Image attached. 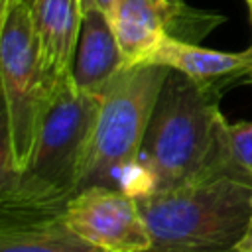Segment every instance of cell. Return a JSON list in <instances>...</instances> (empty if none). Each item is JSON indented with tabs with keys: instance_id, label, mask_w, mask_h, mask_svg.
Returning a JSON list of instances; mask_svg holds the SVG:
<instances>
[{
	"instance_id": "1",
	"label": "cell",
	"mask_w": 252,
	"mask_h": 252,
	"mask_svg": "<svg viewBox=\"0 0 252 252\" xmlns=\"http://www.w3.org/2000/svg\"><path fill=\"white\" fill-rule=\"evenodd\" d=\"M100 93L81 91L69 77L49 108L30 161L0 177V215H63L79 193Z\"/></svg>"
},
{
	"instance_id": "2",
	"label": "cell",
	"mask_w": 252,
	"mask_h": 252,
	"mask_svg": "<svg viewBox=\"0 0 252 252\" xmlns=\"http://www.w3.org/2000/svg\"><path fill=\"white\" fill-rule=\"evenodd\" d=\"M152 252H234L250 211L252 185L205 175L138 201Z\"/></svg>"
},
{
	"instance_id": "3",
	"label": "cell",
	"mask_w": 252,
	"mask_h": 252,
	"mask_svg": "<svg viewBox=\"0 0 252 252\" xmlns=\"http://www.w3.org/2000/svg\"><path fill=\"white\" fill-rule=\"evenodd\" d=\"M0 83L4 96L2 173L26 167L65 81L49 69L26 0H0Z\"/></svg>"
},
{
	"instance_id": "4",
	"label": "cell",
	"mask_w": 252,
	"mask_h": 252,
	"mask_svg": "<svg viewBox=\"0 0 252 252\" xmlns=\"http://www.w3.org/2000/svg\"><path fill=\"white\" fill-rule=\"evenodd\" d=\"M220 114L219 98L169 69L140 154L156 175V193L201 177L217 144Z\"/></svg>"
},
{
	"instance_id": "5",
	"label": "cell",
	"mask_w": 252,
	"mask_h": 252,
	"mask_svg": "<svg viewBox=\"0 0 252 252\" xmlns=\"http://www.w3.org/2000/svg\"><path fill=\"white\" fill-rule=\"evenodd\" d=\"M169 67L136 63L120 69L100 91V104L81 175V189L114 187L116 173L142 154V144Z\"/></svg>"
},
{
	"instance_id": "6",
	"label": "cell",
	"mask_w": 252,
	"mask_h": 252,
	"mask_svg": "<svg viewBox=\"0 0 252 252\" xmlns=\"http://www.w3.org/2000/svg\"><path fill=\"white\" fill-rule=\"evenodd\" d=\"M108 14L126 67L142 63L165 37L199 43L226 20L185 0H114Z\"/></svg>"
},
{
	"instance_id": "7",
	"label": "cell",
	"mask_w": 252,
	"mask_h": 252,
	"mask_svg": "<svg viewBox=\"0 0 252 252\" xmlns=\"http://www.w3.org/2000/svg\"><path fill=\"white\" fill-rule=\"evenodd\" d=\"M63 220L104 252H148L152 234L134 197L108 185H91L69 199Z\"/></svg>"
},
{
	"instance_id": "8",
	"label": "cell",
	"mask_w": 252,
	"mask_h": 252,
	"mask_svg": "<svg viewBox=\"0 0 252 252\" xmlns=\"http://www.w3.org/2000/svg\"><path fill=\"white\" fill-rule=\"evenodd\" d=\"M142 63H158L179 71L220 100L228 89L250 83L252 47L244 51H217L199 43L165 37Z\"/></svg>"
},
{
	"instance_id": "9",
	"label": "cell",
	"mask_w": 252,
	"mask_h": 252,
	"mask_svg": "<svg viewBox=\"0 0 252 252\" xmlns=\"http://www.w3.org/2000/svg\"><path fill=\"white\" fill-rule=\"evenodd\" d=\"M126 67L110 14L98 6L83 8L81 33L71 77L81 91L100 93L106 83Z\"/></svg>"
},
{
	"instance_id": "10",
	"label": "cell",
	"mask_w": 252,
	"mask_h": 252,
	"mask_svg": "<svg viewBox=\"0 0 252 252\" xmlns=\"http://www.w3.org/2000/svg\"><path fill=\"white\" fill-rule=\"evenodd\" d=\"M43 57L57 79L71 77L83 22V0H26Z\"/></svg>"
},
{
	"instance_id": "11",
	"label": "cell",
	"mask_w": 252,
	"mask_h": 252,
	"mask_svg": "<svg viewBox=\"0 0 252 252\" xmlns=\"http://www.w3.org/2000/svg\"><path fill=\"white\" fill-rule=\"evenodd\" d=\"M0 252H104L79 236L61 215H0Z\"/></svg>"
},
{
	"instance_id": "12",
	"label": "cell",
	"mask_w": 252,
	"mask_h": 252,
	"mask_svg": "<svg viewBox=\"0 0 252 252\" xmlns=\"http://www.w3.org/2000/svg\"><path fill=\"white\" fill-rule=\"evenodd\" d=\"M234 252H252V211H250V219H248L246 230H244L242 238L238 240Z\"/></svg>"
},
{
	"instance_id": "13",
	"label": "cell",
	"mask_w": 252,
	"mask_h": 252,
	"mask_svg": "<svg viewBox=\"0 0 252 252\" xmlns=\"http://www.w3.org/2000/svg\"><path fill=\"white\" fill-rule=\"evenodd\" d=\"M112 4H114V0H83V8H89V6H98V8L106 10V12H110Z\"/></svg>"
},
{
	"instance_id": "14",
	"label": "cell",
	"mask_w": 252,
	"mask_h": 252,
	"mask_svg": "<svg viewBox=\"0 0 252 252\" xmlns=\"http://www.w3.org/2000/svg\"><path fill=\"white\" fill-rule=\"evenodd\" d=\"M248 2V8H250V16H252V0H246Z\"/></svg>"
},
{
	"instance_id": "15",
	"label": "cell",
	"mask_w": 252,
	"mask_h": 252,
	"mask_svg": "<svg viewBox=\"0 0 252 252\" xmlns=\"http://www.w3.org/2000/svg\"><path fill=\"white\" fill-rule=\"evenodd\" d=\"M250 85H252V77H250Z\"/></svg>"
},
{
	"instance_id": "16",
	"label": "cell",
	"mask_w": 252,
	"mask_h": 252,
	"mask_svg": "<svg viewBox=\"0 0 252 252\" xmlns=\"http://www.w3.org/2000/svg\"><path fill=\"white\" fill-rule=\"evenodd\" d=\"M148 252H152V250H148Z\"/></svg>"
}]
</instances>
